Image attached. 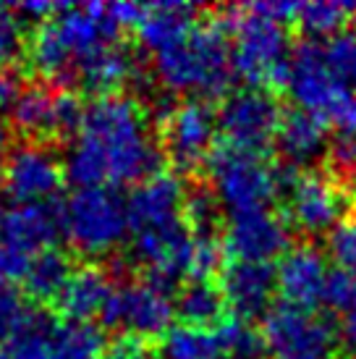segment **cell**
<instances>
[{
	"label": "cell",
	"mask_w": 356,
	"mask_h": 359,
	"mask_svg": "<svg viewBox=\"0 0 356 359\" xmlns=\"http://www.w3.org/2000/svg\"><path fill=\"white\" fill-rule=\"evenodd\" d=\"M163 147L134 97L105 95L84 105V118L63 155V170L79 189L121 187L160 173Z\"/></svg>",
	"instance_id": "obj_1"
},
{
	"label": "cell",
	"mask_w": 356,
	"mask_h": 359,
	"mask_svg": "<svg viewBox=\"0 0 356 359\" xmlns=\"http://www.w3.org/2000/svg\"><path fill=\"white\" fill-rule=\"evenodd\" d=\"M121 42V27L110 16L108 6H69L40 21L27 42L32 69L48 84H76L79 74L92 60Z\"/></svg>",
	"instance_id": "obj_2"
},
{
	"label": "cell",
	"mask_w": 356,
	"mask_h": 359,
	"mask_svg": "<svg viewBox=\"0 0 356 359\" xmlns=\"http://www.w3.org/2000/svg\"><path fill=\"white\" fill-rule=\"evenodd\" d=\"M158 79L173 92H186L197 100L226 97L233 81L231 42L215 19L197 24L168 50L155 55Z\"/></svg>",
	"instance_id": "obj_3"
},
{
	"label": "cell",
	"mask_w": 356,
	"mask_h": 359,
	"mask_svg": "<svg viewBox=\"0 0 356 359\" xmlns=\"http://www.w3.org/2000/svg\"><path fill=\"white\" fill-rule=\"evenodd\" d=\"M233 37L231 63L233 74L249 81V87L278 90L286 87L291 42L286 21L270 16L259 6L252 8H226L215 19Z\"/></svg>",
	"instance_id": "obj_4"
},
{
	"label": "cell",
	"mask_w": 356,
	"mask_h": 359,
	"mask_svg": "<svg viewBox=\"0 0 356 359\" xmlns=\"http://www.w3.org/2000/svg\"><path fill=\"white\" fill-rule=\"evenodd\" d=\"M286 90L296 108L307 110L338 134H356V92L327 69L322 42L304 40L291 50Z\"/></svg>",
	"instance_id": "obj_5"
},
{
	"label": "cell",
	"mask_w": 356,
	"mask_h": 359,
	"mask_svg": "<svg viewBox=\"0 0 356 359\" xmlns=\"http://www.w3.org/2000/svg\"><path fill=\"white\" fill-rule=\"evenodd\" d=\"M205 168L210 189L231 215L267 210V205L280 194V168H273L265 152L220 144L212 150Z\"/></svg>",
	"instance_id": "obj_6"
},
{
	"label": "cell",
	"mask_w": 356,
	"mask_h": 359,
	"mask_svg": "<svg viewBox=\"0 0 356 359\" xmlns=\"http://www.w3.org/2000/svg\"><path fill=\"white\" fill-rule=\"evenodd\" d=\"M63 236L81 255H108L126 239L129 210L116 189H76L60 205Z\"/></svg>",
	"instance_id": "obj_7"
},
{
	"label": "cell",
	"mask_w": 356,
	"mask_h": 359,
	"mask_svg": "<svg viewBox=\"0 0 356 359\" xmlns=\"http://www.w3.org/2000/svg\"><path fill=\"white\" fill-rule=\"evenodd\" d=\"M262 341L275 359H336L341 336L315 309L278 302L262 318Z\"/></svg>",
	"instance_id": "obj_8"
},
{
	"label": "cell",
	"mask_w": 356,
	"mask_h": 359,
	"mask_svg": "<svg viewBox=\"0 0 356 359\" xmlns=\"http://www.w3.org/2000/svg\"><path fill=\"white\" fill-rule=\"evenodd\" d=\"M280 194L288 200V223L309 236L330 233L346 220L351 205L346 184L327 173H301L291 165H280Z\"/></svg>",
	"instance_id": "obj_9"
},
{
	"label": "cell",
	"mask_w": 356,
	"mask_h": 359,
	"mask_svg": "<svg viewBox=\"0 0 356 359\" xmlns=\"http://www.w3.org/2000/svg\"><path fill=\"white\" fill-rule=\"evenodd\" d=\"M81 118H84V105L79 97L71 90L53 87L48 81L27 84L8 113L13 131H19L27 142L37 144L76 137Z\"/></svg>",
	"instance_id": "obj_10"
},
{
	"label": "cell",
	"mask_w": 356,
	"mask_h": 359,
	"mask_svg": "<svg viewBox=\"0 0 356 359\" xmlns=\"http://www.w3.org/2000/svg\"><path fill=\"white\" fill-rule=\"evenodd\" d=\"M176 318L173 294L149 280L116 283L108 304L100 315L105 328L121 330L123 339H155L165 336Z\"/></svg>",
	"instance_id": "obj_11"
},
{
	"label": "cell",
	"mask_w": 356,
	"mask_h": 359,
	"mask_svg": "<svg viewBox=\"0 0 356 359\" xmlns=\"http://www.w3.org/2000/svg\"><path fill=\"white\" fill-rule=\"evenodd\" d=\"M215 116L226 144L249 152H265L275 142L283 110L270 90L247 84L241 90L228 92Z\"/></svg>",
	"instance_id": "obj_12"
},
{
	"label": "cell",
	"mask_w": 356,
	"mask_h": 359,
	"mask_svg": "<svg viewBox=\"0 0 356 359\" xmlns=\"http://www.w3.org/2000/svg\"><path fill=\"white\" fill-rule=\"evenodd\" d=\"M160 359H262V333L238 318L223 320L218 328L178 325L163 336Z\"/></svg>",
	"instance_id": "obj_13"
},
{
	"label": "cell",
	"mask_w": 356,
	"mask_h": 359,
	"mask_svg": "<svg viewBox=\"0 0 356 359\" xmlns=\"http://www.w3.org/2000/svg\"><path fill=\"white\" fill-rule=\"evenodd\" d=\"M218 134V116L202 100L181 102L163 118L160 147L163 155L184 173L207 165Z\"/></svg>",
	"instance_id": "obj_14"
},
{
	"label": "cell",
	"mask_w": 356,
	"mask_h": 359,
	"mask_svg": "<svg viewBox=\"0 0 356 359\" xmlns=\"http://www.w3.org/2000/svg\"><path fill=\"white\" fill-rule=\"evenodd\" d=\"M66 179L63 160L48 144L27 142L13 147L3 170V189L16 205L53 202Z\"/></svg>",
	"instance_id": "obj_15"
},
{
	"label": "cell",
	"mask_w": 356,
	"mask_h": 359,
	"mask_svg": "<svg viewBox=\"0 0 356 359\" xmlns=\"http://www.w3.org/2000/svg\"><path fill=\"white\" fill-rule=\"evenodd\" d=\"M291 226L270 210L236 212L228 220L223 250L231 259L247 262H270L278 255H286L291 247Z\"/></svg>",
	"instance_id": "obj_16"
},
{
	"label": "cell",
	"mask_w": 356,
	"mask_h": 359,
	"mask_svg": "<svg viewBox=\"0 0 356 359\" xmlns=\"http://www.w3.org/2000/svg\"><path fill=\"white\" fill-rule=\"evenodd\" d=\"M63 233V210L60 202H34V205H0V244L24 255L37 257L53 250Z\"/></svg>",
	"instance_id": "obj_17"
},
{
	"label": "cell",
	"mask_w": 356,
	"mask_h": 359,
	"mask_svg": "<svg viewBox=\"0 0 356 359\" xmlns=\"http://www.w3.org/2000/svg\"><path fill=\"white\" fill-rule=\"evenodd\" d=\"M218 286L233 318L244 323L265 318L267 309L273 307V294L278 289V268H273L270 262L231 259L220 270Z\"/></svg>",
	"instance_id": "obj_18"
},
{
	"label": "cell",
	"mask_w": 356,
	"mask_h": 359,
	"mask_svg": "<svg viewBox=\"0 0 356 359\" xmlns=\"http://www.w3.org/2000/svg\"><path fill=\"white\" fill-rule=\"evenodd\" d=\"M126 210H129V226L137 229H155L165 223L186 218V187L184 181L160 170L147 181L137 184V189L126 197Z\"/></svg>",
	"instance_id": "obj_19"
},
{
	"label": "cell",
	"mask_w": 356,
	"mask_h": 359,
	"mask_svg": "<svg viewBox=\"0 0 356 359\" xmlns=\"http://www.w3.org/2000/svg\"><path fill=\"white\" fill-rule=\"evenodd\" d=\"M327 273L330 268L320 250L309 244L288 250L278 265V289L283 294V302L304 309L322 304Z\"/></svg>",
	"instance_id": "obj_20"
},
{
	"label": "cell",
	"mask_w": 356,
	"mask_h": 359,
	"mask_svg": "<svg viewBox=\"0 0 356 359\" xmlns=\"http://www.w3.org/2000/svg\"><path fill=\"white\" fill-rule=\"evenodd\" d=\"M113 289H116V283L108 276V270L97 268V265H81V268H74L69 283L63 286L53 307L63 315V320L92 323L102 315Z\"/></svg>",
	"instance_id": "obj_21"
},
{
	"label": "cell",
	"mask_w": 356,
	"mask_h": 359,
	"mask_svg": "<svg viewBox=\"0 0 356 359\" xmlns=\"http://www.w3.org/2000/svg\"><path fill=\"white\" fill-rule=\"evenodd\" d=\"M280 158L286 160L291 168L309 165L312 160L322 158V152L330 147L327 144V126L322 121L301 108L283 110V118L278 126L275 142Z\"/></svg>",
	"instance_id": "obj_22"
},
{
	"label": "cell",
	"mask_w": 356,
	"mask_h": 359,
	"mask_svg": "<svg viewBox=\"0 0 356 359\" xmlns=\"http://www.w3.org/2000/svg\"><path fill=\"white\" fill-rule=\"evenodd\" d=\"M197 6H184V3H158L147 6L144 16L137 24L139 42L147 48L152 55L168 50L181 37L197 27Z\"/></svg>",
	"instance_id": "obj_23"
},
{
	"label": "cell",
	"mask_w": 356,
	"mask_h": 359,
	"mask_svg": "<svg viewBox=\"0 0 356 359\" xmlns=\"http://www.w3.org/2000/svg\"><path fill=\"white\" fill-rule=\"evenodd\" d=\"M176 318L189 328H218L228 320V302L218 280H186L173 297Z\"/></svg>",
	"instance_id": "obj_24"
},
{
	"label": "cell",
	"mask_w": 356,
	"mask_h": 359,
	"mask_svg": "<svg viewBox=\"0 0 356 359\" xmlns=\"http://www.w3.org/2000/svg\"><path fill=\"white\" fill-rule=\"evenodd\" d=\"M71 273H74L71 257L66 252H60L53 247V250L40 252L37 257L32 259L29 273H27V278H24V286H27L32 299L55 304L63 286L69 283Z\"/></svg>",
	"instance_id": "obj_25"
},
{
	"label": "cell",
	"mask_w": 356,
	"mask_h": 359,
	"mask_svg": "<svg viewBox=\"0 0 356 359\" xmlns=\"http://www.w3.org/2000/svg\"><path fill=\"white\" fill-rule=\"evenodd\" d=\"M354 6L338 3V0H320V3H301L296 6V21L301 29L315 37H333L338 32H343L348 16L354 13Z\"/></svg>",
	"instance_id": "obj_26"
},
{
	"label": "cell",
	"mask_w": 356,
	"mask_h": 359,
	"mask_svg": "<svg viewBox=\"0 0 356 359\" xmlns=\"http://www.w3.org/2000/svg\"><path fill=\"white\" fill-rule=\"evenodd\" d=\"M322 55L327 69L336 74L346 87H356V32L343 29L322 40Z\"/></svg>",
	"instance_id": "obj_27"
},
{
	"label": "cell",
	"mask_w": 356,
	"mask_h": 359,
	"mask_svg": "<svg viewBox=\"0 0 356 359\" xmlns=\"http://www.w3.org/2000/svg\"><path fill=\"white\" fill-rule=\"evenodd\" d=\"M322 304L346 320H356V273L330 268L322 291Z\"/></svg>",
	"instance_id": "obj_28"
},
{
	"label": "cell",
	"mask_w": 356,
	"mask_h": 359,
	"mask_svg": "<svg viewBox=\"0 0 356 359\" xmlns=\"http://www.w3.org/2000/svg\"><path fill=\"white\" fill-rule=\"evenodd\" d=\"M24 50V24L16 8L0 6V69H11V63Z\"/></svg>",
	"instance_id": "obj_29"
},
{
	"label": "cell",
	"mask_w": 356,
	"mask_h": 359,
	"mask_svg": "<svg viewBox=\"0 0 356 359\" xmlns=\"http://www.w3.org/2000/svg\"><path fill=\"white\" fill-rule=\"evenodd\" d=\"M327 255L336 259V268L356 273V218L341 220L327 233Z\"/></svg>",
	"instance_id": "obj_30"
},
{
	"label": "cell",
	"mask_w": 356,
	"mask_h": 359,
	"mask_svg": "<svg viewBox=\"0 0 356 359\" xmlns=\"http://www.w3.org/2000/svg\"><path fill=\"white\" fill-rule=\"evenodd\" d=\"M29 309L32 304L21 297V291L13 283L0 280V341L8 339L11 333L19 328L24 318L29 315Z\"/></svg>",
	"instance_id": "obj_31"
},
{
	"label": "cell",
	"mask_w": 356,
	"mask_h": 359,
	"mask_svg": "<svg viewBox=\"0 0 356 359\" xmlns=\"http://www.w3.org/2000/svg\"><path fill=\"white\" fill-rule=\"evenodd\" d=\"M327 150H330V163L336 165L338 176L346 184L356 181V134H338Z\"/></svg>",
	"instance_id": "obj_32"
},
{
	"label": "cell",
	"mask_w": 356,
	"mask_h": 359,
	"mask_svg": "<svg viewBox=\"0 0 356 359\" xmlns=\"http://www.w3.org/2000/svg\"><path fill=\"white\" fill-rule=\"evenodd\" d=\"M32 259H34L32 255H24V252L0 244V280H6V283L24 280L29 273Z\"/></svg>",
	"instance_id": "obj_33"
},
{
	"label": "cell",
	"mask_w": 356,
	"mask_h": 359,
	"mask_svg": "<svg viewBox=\"0 0 356 359\" xmlns=\"http://www.w3.org/2000/svg\"><path fill=\"white\" fill-rule=\"evenodd\" d=\"M24 87H27V84H24L19 71L0 69V116H6V118H8V113L13 110L16 100L21 97Z\"/></svg>",
	"instance_id": "obj_34"
},
{
	"label": "cell",
	"mask_w": 356,
	"mask_h": 359,
	"mask_svg": "<svg viewBox=\"0 0 356 359\" xmlns=\"http://www.w3.org/2000/svg\"><path fill=\"white\" fill-rule=\"evenodd\" d=\"M102 359H158L139 339H118Z\"/></svg>",
	"instance_id": "obj_35"
},
{
	"label": "cell",
	"mask_w": 356,
	"mask_h": 359,
	"mask_svg": "<svg viewBox=\"0 0 356 359\" xmlns=\"http://www.w3.org/2000/svg\"><path fill=\"white\" fill-rule=\"evenodd\" d=\"M8 155H11V134L0 123V184H3V170H6V163H8Z\"/></svg>",
	"instance_id": "obj_36"
},
{
	"label": "cell",
	"mask_w": 356,
	"mask_h": 359,
	"mask_svg": "<svg viewBox=\"0 0 356 359\" xmlns=\"http://www.w3.org/2000/svg\"><path fill=\"white\" fill-rule=\"evenodd\" d=\"M341 341H343L346 351L351 354V359H356V320H348V323H346V328H343V336H341Z\"/></svg>",
	"instance_id": "obj_37"
}]
</instances>
